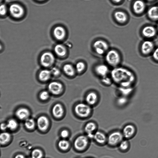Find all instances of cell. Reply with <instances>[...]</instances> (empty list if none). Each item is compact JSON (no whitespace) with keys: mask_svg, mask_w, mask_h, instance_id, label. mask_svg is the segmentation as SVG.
I'll return each mask as SVG.
<instances>
[{"mask_svg":"<svg viewBox=\"0 0 158 158\" xmlns=\"http://www.w3.org/2000/svg\"><path fill=\"white\" fill-rule=\"evenodd\" d=\"M110 77L119 86L133 87L136 81V75L132 71L123 67H114L111 71Z\"/></svg>","mask_w":158,"mask_h":158,"instance_id":"cell-1","label":"cell"},{"mask_svg":"<svg viewBox=\"0 0 158 158\" xmlns=\"http://www.w3.org/2000/svg\"><path fill=\"white\" fill-rule=\"evenodd\" d=\"M90 140L85 134L78 135L74 140L73 148L77 152H84L89 147Z\"/></svg>","mask_w":158,"mask_h":158,"instance_id":"cell-2","label":"cell"},{"mask_svg":"<svg viewBox=\"0 0 158 158\" xmlns=\"http://www.w3.org/2000/svg\"><path fill=\"white\" fill-rule=\"evenodd\" d=\"M74 112L80 118H86L90 114L92 109L91 106L86 103L80 102L77 104L74 107Z\"/></svg>","mask_w":158,"mask_h":158,"instance_id":"cell-3","label":"cell"},{"mask_svg":"<svg viewBox=\"0 0 158 158\" xmlns=\"http://www.w3.org/2000/svg\"><path fill=\"white\" fill-rule=\"evenodd\" d=\"M124 138L122 131H114L107 135L106 144L112 147L118 146Z\"/></svg>","mask_w":158,"mask_h":158,"instance_id":"cell-4","label":"cell"},{"mask_svg":"<svg viewBox=\"0 0 158 158\" xmlns=\"http://www.w3.org/2000/svg\"><path fill=\"white\" fill-rule=\"evenodd\" d=\"M106 60L107 62L110 66L117 67L120 61V57L118 53L115 51L111 50L106 54Z\"/></svg>","mask_w":158,"mask_h":158,"instance_id":"cell-5","label":"cell"},{"mask_svg":"<svg viewBox=\"0 0 158 158\" xmlns=\"http://www.w3.org/2000/svg\"><path fill=\"white\" fill-rule=\"evenodd\" d=\"M97 125L93 122H89L85 125L84 131L85 134L90 140L93 139L94 133L97 131Z\"/></svg>","mask_w":158,"mask_h":158,"instance_id":"cell-6","label":"cell"},{"mask_svg":"<svg viewBox=\"0 0 158 158\" xmlns=\"http://www.w3.org/2000/svg\"><path fill=\"white\" fill-rule=\"evenodd\" d=\"M55 61V57L51 52H47L44 53L40 57L41 64L44 66L47 67L52 65Z\"/></svg>","mask_w":158,"mask_h":158,"instance_id":"cell-7","label":"cell"},{"mask_svg":"<svg viewBox=\"0 0 158 158\" xmlns=\"http://www.w3.org/2000/svg\"><path fill=\"white\" fill-rule=\"evenodd\" d=\"M9 11L11 15L16 18L21 17L24 12L23 7L17 3L11 4L10 7Z\"/></svg>","mask_w":158,"mask_h":158,"instance_id":"cell-8","label":"cell"},{"mask_svg":"<svg viewBox=\"0 0 158 158\" xmlns=\"http://www.w3.org/2000/svg\"><path fill=\"white\" fill-rule=\"evenodd\" d=\"M93 140L97 144L103 145L106 144L107 135L103 132L97 130L94 134Z\"/></svg>","mask_w":158,"mask_h":158,"instance_id":"cell-9","label":"cell"},{"mask_svg":"<svg viewBox=\"0 0 158 158\" xmlns=\"http://www.w3.org/2000/svg\"><path fill=\"white\" fill-rule=\"evenodd\" d=\"M94 47L96 52L99 55L104 53L108 49V45L105 41L98 40L94 43Z\"/></svg>","mask_w":158,"mask_h":158,"instance_id":"cell-10","label":"cell"},{"mask_svg":"<svg viewBox=\"0 0 158 158\" xmlns=\"http://www.w3.org/2000/svg\"><path fill=\"white\" fill-rule=\"evenodd\" d=\"M135 131L134 126L131 124L126 125L123 128L122 132L125 139L130 138L134 135Z\"/></svg>","mask_w":158,"mask_h":158,"instance_id":"cell-11","label":"cell"},{"mask_svg":"<svg viewBox=\"0 0 158 158\" xmlns=\"http://www.w3.org/2000/svg\"><path fill=\"white\" fill-rule=\"evenodd\" d=\"M49 91L54 94H60L63 89V86L60 83L54 81L51 82L48 86Z\"/></svg>","mask_w":158,"mask_h":158,"instance_id":"cell-12","label":"cell"},{"mask_svg":"<svg viewBox=\"0 0 158 158\" xmlns=\"http://www.w3.org/2000/svg\"><path fill=\"white\" fill-rule=\"evenodd\" d=\"M37 124L39 130L44 131L48 129L49 125V121L46 117L42 116L38 118Z\"/></svg>","mask_w":158,"mask_h":158,"instance_id":"cell-13","label":"cell"},{"mask_svg":"<svg viewBox=\"0 0 158 158\" xmlns=\"http://www.w3.org/2000/svg\"><path fill=\"white\" fill-rule=\"evenodd\" d=\"M153 43L150 40H146L143 42L141 46V51L144 55H148L151 52L153 49Z\"/></svg>","mask_w":158,"mask_h":158,"instance_id":"cell-14","label":"cell"},{"mask_svg":"<svg viewBox=\"0 0 158 158\" xmlns=\"http://www.w3.org/2000/svg\"><path fill=\"white\" fill-rule=\"evenodd\" d=\"M109 71L108 67L104 64H98L94 68V71L96 74L101 77L107 76Z\"/></svg>","mask_w":158,"mask_h":158,"instance_id":"cell-15","label":"cell"},{"mask_svg":"<svg viewBox=\"0 0 158 158\" xmlns=\"http://www.w3.org/2000/svg\"><path fill=\"white\" fill-rule=\"evenodd\" d=\"M142 32L144 36L147 38H152L156 35V30L155 28L152 26H147L143 28Z\"/></svg>","mask_w":158,"mask_h":158,"instance_id":"cell-16","label":"cell"},{"mask_svg":"<svg viewBox=\"0 0 158 158\" xmlns=\"http://www.w3.org/2000/svg\"><path fill=\"white\" fill-rule=\"evenodd\" d=\"M145 3L141 0L135 1L133 6L134 11L137 14H140L143 13L145 9Z\"/></svg>","mask_w":158,"mask_h":158,"instance_id":"cell-17","label":"cell"},{"mask_svg":"<svg viewBox=\"0 0 158 158\" xmlns=\"http://www.w3.org/2000/svg\"><path fill=\"white\" fill-rule=\"evenodd\" d=\"M98 99L97 94L94 92H90L87 94L85 98L86 103L90 106L94 105Z\"/></svg>","mask_w":158,"mask_h":158,"instance_id":"cell-18","label":"cell"},{"mask_svg":"<svg viewBox=\"0 0 158 158\" xmlns=\"http://www.w3.org/2000/svg\"><path fill=\"white\" fill-rule=\"evenodd\" d=\"M55 37L58 40L63 39L66 34L65 31L62 27L58 26L56 27L53 31Z\"/></svg>","mask_w":158,"mask_h":158,"instance_id":"cell-19","label":"cell"},{"mask_svg":"<svg viewBox=\"0 0 158 158\" xmlns=\"http://www.w3.org/2000/svg\"><path fill=\"white\" fill-rule=\"evenodd\" d=\"M16 116L21 120H26L28 118L30 112L28 109L22 108L19 109L16 111Z\"/></svg>","mask_w":158,"mask_h":158,"instance_id":"cell-20","label":"cell"},{"mask_svg":"<svg viewBox=\"0 0 158 158\" xmlns=\"http://www.w3.org/2000/svg\"><path fill=\"white\" fill-rule=\"evenodd\" d=\"M52 112L53 115L55 117L60 118L64 114V110L61 105L57 104L53 106Z\"/></svg>","mask_w":158,"mask_h":158,"instance_id":"cell-21","label":"cell"},{"mask_svg":"<svg viewBox=\"0 0 158 158\" xmlns=\"http://www.w3.org/2000/svg\"><path fill=\"white\" fill-rule=\"evenodd\" d=\"M147 14L151 19L158 20V6H154L151 7L148 10Z\"/></svg>","mask_w":158,"mask_h":158,"instance_id":"cell-22","label":"cell"},{"mask_svg":"<svg viewBox=\"0 0 158 158\" xmlns=\"http://www.w3.org/2000/svg\"><path fill=\"white\" fill-rule=\"evenodd\" d=\"M118 91L122 96L128 97L133 91V87L119 86Z\"/></svg>","mask_w":158,"mask_h":158,"instance_id":"cell-23","label":"cell"},{"mask_svg":"<svg viewBox=\"0 0 158 158\" xmlns=\"http://www.w3.org/2000/svg\"><path fill=\"white\" fill-rule=\"evenodd\" d=\"M63 69L64 73L69 76H74L76 72L75 68L69 64H65L64 66Z\"/></svg>","mask_w":158,"mask_h":158,"instance_id":"cell-24","label":"cell"},{"mask_svg":"<svg viewBox=\"0 0 158 158\" xmlns=\"http://www.w3.org/2000/svg\"><path fill=\"white\" fill-rule=\"evenodd\" d=\"M54 51L56 53L60 56H63L66 53V48L64 45L61 44L56 45L55 47Z\"/></svg>","mask_w":158,"mask_h":158,"instance_id":"cell-25","label":"cell"},{"mask_svg":"<svg viewBox=\"0 0 158 158\" xmlns=\"http://www.w3.org/2000/svg\"><path fill=\"white\" fill-rule=\"evenodd\" d=\"M58 146L60 149L63 151H67L70 148V143L68 140L63 139L59 141Z\"/></svg>","mask_w":158,"mask_h":158,"instance_id":"cell-26","label":"cell"},{"mask_svg":"<svg viewBox=\"0 0 158 158\" xmlns=\"http://www.w3.org/2000/svg\"><path fill=\"white\" fill-rule=\"evenodd\" d=\"M11 139V135L8 132H3L0 135V143L1 145H3L8 143Z\"/></svg>","mask_w":158,"mask_h":158,"instance_id":"cell-27","label":"cell"},{"mask_svg":"<svg viewBox=\"0 0 158 158\" xmlns=\"http://www.w3.org/2000/svg\"><path fill=\"white\" fill-rule=\"evenodd\" d=\"M51 74L50 70L47 69L43 70L40 72L39 77L41 81H46L50 78Z\"/></svg>","mask_w":158,"mask_h":158,"instance_id":"cell-28","label":"cell"},{"mask_svg":"<svg viewBox=\"0 0 158 158\" xmlns=\"http://www.w3.org/2000/svg\"><path fill=\"white\" fill-rule=\"evenodd\" d=\"M114 17L117 21L121 23H123L125 22L127 18L126 14L121 11L116 12L114 14Z\"/></svg>","mask_w":158,"mask_h":158,"instance_id":"cell-29","label":"cell"},{"mask_svg":"<svg viewBox=\"0 0 158 158\" xmlns=\"http://www.w3.org/2000/svg\"><path fill=\"white\" fill-rule=\"evenodd\" d=\"M118 149L121 152L127 151L129 147V143L127 139H123L118 145Z\"/></svg>","mask_w":158,"mask_h":158,"instance_id":"cell-30","label":"cell"},{"mask_svg":"<svg viewBox=\"0 0 158 158\" xmlns=\"http://www.w3.org/2000/svg\"><path fill=\"white\" fill-rule=\"evenodd\" d=\"M7 129L11 131L15 130L18 126L17 121L14 119H10L6 123Z\"/></svg>","mask_w":158,"mask_h":158,"instance_id":"cell-31","label":"cell"},{"mask_svg":"<svg viewBox=\"0 0 158 158\" xmlns=\"http://www.w3.org/2000/svg\"><path fill=\"white\" fill-rule=\"evenodd\" d=\"M24 125L27 128L31 130L34 128L35 123L33 119L28 118L25 120Z\"/></svg>","mask_w":158,"mask_h":158,"instance_id":"cell-32","label":"cell"},{"mask_svg":"<svg viewBox=\"0 0 158 158\" xmlns=\"http://www.w3.org/2000/svg\"><path fill=\"white\" fill-rule=\"evenodd\" d=\"M43 156V152L39 149H35L31 152V158H42Z\"/></svg>","mask_w":158,"mask_h":158,"instance_id":"cell-33","label":"cell"},{"mask_svg":"<svg viewBox=\"0 0 158 158\" xmlns=\"http://www.w3.org/2000/svg\"><path fill=\"white\" fill-rule=\"evenodd\" d=\"M85 65L82 62H77L75 66V69L77 73H80L83 72L85 69Z\"/></svg>","mask_w":158,"mask_h":158,"instance_id":"cell-34","label":"cell"},{"mask_svg":"<svg viewBox=\"0 0 158 158\" xmlns=\"http://www.w3.org/2000/svg\"><path fill=\"white\" fill-rule=\"evenodd\" d=\"M128 100L127 97L121 95L117 98V103L119 106H123L127 103Z\"/></svg>","mask_w":158,"mask_h":158,"instance_id":"cell-35","label":"cell"},{"mask_svg":"<svg viewBox=\"0 0 158 158\" xmlns=\"http://www.w3.org/2000/svg\"><path fill=\"white\" fill-rule=\"evenodd\" d=\"M101 81L102 83L106 85H110L113 82L111 77H109L108 76L101 77Z\"/></svg>","mask_w":158,"mask_h":158,"instance_id":"cell-36","label":"cell"},{"mask_svg":"<svg viewBox=\"0 0 158 158\" xmlns=\"http://www.w3.org/2000/svg\"><path fill=\"white\" fill-rule=\"evenodd\" d=\"M70 133L69 131L66 129L62 130L60 132L61 136L64 139H66L69 136Z\"/></svg>","mask_w":158,"mask_h":158,"instance_id":"cell-37","label":"cell"},{"mask_svg":"<svg viewBox=\"0 0 158 158\" xmlns=\"http://www.w3.org/2000/svg\"><path fill=\"white\" fill-rule=\"evenodd\" d=\"M49 93L47 91H43L40 94V98L43 100L47 99L49 97Z\"/></svg>","mask_w":158,"mask_h":158,"instance_id":"cell-38","label":"cell"},{"mask_svg":"<svg viewBox=\"0 0 158 158\" xmlns=\"http://www.w3.org/2000/svg\"><path fill=\"white\" fill-rule=\"evenodd\" d=\"M50 71L52 74L56 76L58 75L60 73L59 70L55 67L52 68Z\"/></svg>","mask_w":158,"mask_h":158,"instance_id":"cell-39","label":"cell"},{"mask_svg":"<svg viewBox=\"0 0 158 158\" xmlns=\"http://www.w3.org/2000/svg\"><path fill=\"white\" fill-rule=\"evenodd\" d=\"M152 56L153 59L158 62V48L156 49L153 51Z\"/></svg>","mask_w":158,"mask_h":158,"instance_id":"cell-40","label":"cell"},{"mask_svg":"<svg viewBox=\"0 0 158 158\" xmlns=\"http://www.w3.org/2000/svg\"><path fill=\"white\" fill-rule=\"evenodd\" d=\"M6 12V6L4 4L1 5L0 7V13L1 15H5Z\"/></svg>","mask_w":158,"mask_h":158,"instance_id":"cell-41","label":"cell"},{"mask_svg":"<svg viewBox=\"0 0 158 158\" xmlns=\"http://www.w3.org/2000/svg\"><path fill=\"white\" fill-rule=\"evenodd\" d=\"M1 128L2 130H5L7 129L6 123H2L1 124Z\"/></svg>","mask_w":158,"mask_h":158,"instance_id":"cell-42","label":"cell"},{"mask_svg":"<svg viewBox=\"0 0 158 158\" xmlns=\"http://www.w3.org/2000/svg\"><path fill=\"white\" fill-rule=\"evenodd\" d=\"M14 158H26V157L22 154H18L15 156Z\"/></svg>","mask_w":158,"mask_h":158,"instance_id":"cell-43","label":"cell"},{"mask_svg":"<svg viewBox=\"0 0 158 158\" xmlns=\"http://www.w3.org/2000/svg\"><path fill=\"white\" fill-rule=\"evenodd\" d=\"M114 2H120L121 0H113Z\"/></svg>","mask_w":158,"mask_h":158,"instance_id":"cell-44","label":"cell"},{"mask_svg":"<svg viewBox=\"0 0 158 158\" xmlns=\"http://www.w3.org/2000/svg\"><path fill=\"white\" fill-rule=\"evenodd\" d=\"M37 1H44V0H37Z\"/></svg>","mask_w":158,"mask_h":158,"instance_id":"cell-45","label":"cell"},{"mask_svg":"<svg viewBox=\"0 0 158 158\" xmlns=\"http://www.w3.org/2000/svg\"><path fill=\"white\" fill-rule=\"evenodd\" d=\"M148 0V1H152V0Z\"/></svg>","mask_w":158,"mask_h":158,"instance_id":"cell-46","label":"cell"},{"mask_svg":"<svg viewBox=\"0 0 158 158\" xmlns=\"http://www.w3.org/2000/svg\"><path fill=\"white\" fill-rule=\"evenodd\" d=\"M157 28L158 29V26H157Z\"/></svg>","mask_w":158,"mask_h":158,"instance_id":"cell-47","label":"cell"},{"mask_svg":"<svg viewBox=\"0 0 158 158\" xmlns=\"http://www.w3.org/2000/svg\"><path fill=\"white\" fill-rule=\"evenodd\" d=\"M91 158L89 157V158Z\"/></svg>","mask_w":158,"mask_h":158,"instance_id":"cell-48","label":"cell"},{"mask_svg":"<svg viewBox=\"0 0 158 158\" xmlns=\"http://www.w3.org/2000/svg\"><path fill=\"white\" fill-rule=\"evenodd\" d=\"M1 0V1L2 0Z\"/></svg>","mask_w":158,"mask_h":158,"instance_id":"cell-49","label":"cell"},{"mask_svg":"<svg viewBox=\"0 0 158 158\" xmlns=\"http://www.w3.org/2000/svg\"></svg>","mask_w":158,"mask_h":158,"instance_id":"cell-50","label":"cell"}]
</instances>
